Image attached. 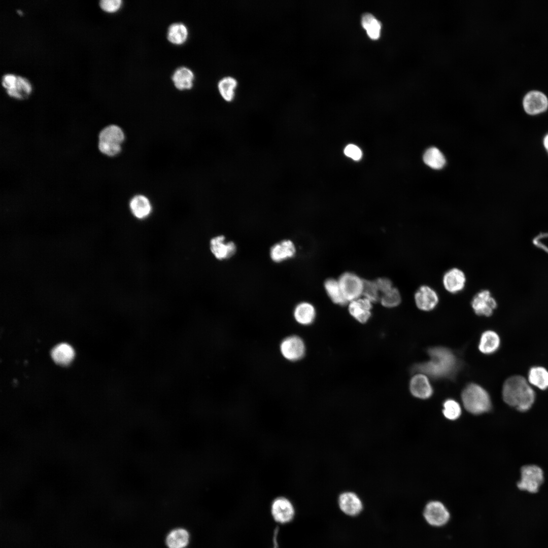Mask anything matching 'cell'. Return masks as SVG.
<instances>
[{"instance_id":"52a82bcc","label":"cell","mask_w":548,"mask_h":548,"mask_svg":"<svg viewBox=\"0 0 548 548\" xmlns=\"http://www.w3.org/2000/svg\"><path fill=\"white\" fill-rule=\"evenodd\" d=\"M423 516L427 522L431 526L440 527L446 524L450 518V514L440 502L432 501L425 506Z\"/></svg>"},{"instance_id":"8992f818","label":"cell","mask_w":548,"mask_h":548,"mask_svg":"<svg viewBox=\"0 0 548 548\" xmlns=\"http://www.w3.org/2000/svg\"><path fill=\"white\" fill-rule=\"evenodd\" d=\"M338 281L348 302L358 299L362 295L363 280L357 275L352 272H345Z\"/></svg>"},{"instance_id":"4fadbf2b","label":"cell","mask_w":548,"mask_h":548,"mask_svg":"<svg viewBox=\"0 0 548 548\" xmlns=\"http://www.w3.org/2000/svg\"><path fill=\"white\" fill-rule=\"evenodd\" d=\"M466 277L463 271L458 268H452L447 271L442 278L444 288L451 293L461 291L466 283Z\"/></svg>"},{"instance_id":"2e32d148","label":"cell","mask_w":548,"mask_h":548,"mask_svg":"<svg viewBox=\"0 0 548 548\" xmlns=\"http://www.w3.org/2000/svg\"><path fill=\"white\" fill-rule=\"evenodd\" d=\"M409 389L411 393L421 399L429 398L433 393V389L426 375L418 373L410 380Z\"/></svg>"},{"instance_id":"7a4b0ae2","label":"cell","mask_w":548,"mask_h":548,"mask_svg":"<svg viewBox=\"0 0 548 548\" xmlns=\"http://www.w3.org/2000/svg\"><path fill=\"white\" fill-rule=\"evenodd\" d=\"M502 394L505 403L521 412L529 410L535 399V393L529 382L518 375L505 381Z\"/></svg>"},{"instance_id":"74e56055","label":"cell","mask_w":548,"mask_h":548,"mask_svg":"<svg viewBox=\"0 0 548 548\" xmlns=\"http://www.w3.org/2000/svg\"><path fill=\"white\" fill-rule=\"evenodd\" d=\"M17 76L11 74L4 75L2 79V84L6 90L13 88L16 81Z\"/></svg>"},{"instance_id":"f1b7e54d","label":"cell","mask_w":548,"mask_h":548,"mask_svg":"<svg viewBox=\"0 0 548 548\" xmlns=\"http://www.w3.org/2000/svg\"><path fill=\"white\" fill-rule=\"evenodd\" d=\"M324 286L328 296L334 303L339 305H345L348 303L338 280L329 279L325 282Z\"/></svg>"},{"instance_id":"8d00e7d4","label":"cell","mask_w":548,"mask_h":548,"mask_svg":"<svg viewBox=\"0 0 548 548\" xmlns=\"http://www.w3.org/2000/svg\"><path fill=\"white\" fill-rule=\"evenodd\" d=\"M381 295L391 290L393 287L391 281L386 278H380L375 281Z\"/></svg>"},{"instance_id":"d590c367","label":"cell","mask_w":548,"mask_h":548,"mask_svg":"<svg viewBox=\"0 0 548 548\" xmlns=\"http://www.w3.org/2000/svg\"><path fill=\"white\" fill-rule=\"evenodd\" d=\"M344 152L347 156L355 160L360 159L362 156L361 150L357 146L353 144L348 145L345 148Z\"/></svg>"},{"instance_id":"44dd1931","label":"cell","mask_w":548,"mask_h":548,"mask_svg":"<svg viewBox=\"0 0 548 548\" xmlns=\"http://www.w3.org/2000/svg\"><path fill=\"white\" fill-rule=\"evenodd\" d=\"M500 339L498 334L492 330L483 332L478 345L480 351L486 354L495 352L499 348Z\"/></svg>"},{"instance_id":"9c48e42d","label":"cell","mask_w":548,"mask_h":548,"mask_svg":"<svg viewBox=\"0 0 548 548\" xmlns=\"http://www.w3.org/2000/svg\"><path fill=\"white\" fill-rule=\"evenodd\" d=\"M283 356L290 361H296L303 357L305 345L302 339L297 336H291L282 341L280 346Z\"/></svg>"},{"instance_id":"e575fe53","label":"cell","mask_w":548,"mask_h":548,"mask_svg":"<svg viewBox=\"0 0 548 548\" xmlns=\"http://www.w3.org/2000/svg\"><path fill=\"white\" fill-rule=\"evenodd\" d=\"M122 3L121 0H101L99 2V6L104 11L113 13L120 8Z\"/></svg>"},{"instance_id":"6da1fadb","label":"cell","mask_w":548,"mask_h":548,"mask_svg":"<svg viewBox=\"0 0 548 548\" xmlns=\"http://www.w3.org/2000/svg\"><path fill=\"white\" fill-rule=\"evenodd\" d=\"M430 359L416 364L412 368L414 372L424 374L434 379L453 377L459 367V361L450 349L435 347L428 350Z\"/></svg>"},{"instance_id":"603a6c76","label":"cell","mask_w":548,"mask_h":548,"mask_svg":"<svg viewBox=\"0 0 548 548\" xmlns=\"http://www.w3.org/2000/svg\"><path fill=\"white\" fill-rule=\"evenodd\" d=\"M194 79L193 73L185 67L177 69L172 76L175 87L179 90L190 89L193 86Z\"/></svg>"},{"instance_id":"e0dca14e","label":"cell","mask_w":548,"mask_h":548,"mask_svg":"<svg viewBox=\"0 0 548 548\" xmlns=\"http://www.w3.org/2000/svg\"><path fill=\"white\" fill-rule=\"evenodd\" d=\"M129 207L133 216L139 220L146 219L152 211V206L150 201L143 195H136L133 196L129 201Z\"/></svg>"},{"instance_id":"ab89813d","label":"cell","mask_w":548,"mask_h":548,"mask_svg":"<svg viewBox=\"0 0 548 548\" xmlns=\"http://www.w3.org/2000/svg\"><path fill=\"white\" fill-rule=\"evenodd\" d=\"M17 12L19 15H22V12L20 10H17Z\"/></svg>"},{"instance_id":"4316f807","label":"cell","mask_w":548,"mask_h":548,"mask_svg":"<svg viewBox=\"0 0 548 548\" xmlns=\"http://www.w3.org/2000/svg\"><path fill=\"white\" fill-rule=\"evenodd\" d=\"M423 161L427 165L435 169L442 168L446 162L442 153L434 147L426 150L423 155Z\"/></svg>"},{"instance_id":"1f68e13d","label":"cell","mask_w":548,"mask_h":548,"mask_svg":"<svg viewBox=\"0 0 548 548\" xmlns=\"http://www.w3.org/2000/svg\"><path fill=\"white\" fill-rule=\"evenodd\" d=\"M401 300L398 290L393 287L391 290L381 295L380 301L385 307L391 308L398 306Z\"/></svg>"},{"instance_id":"ac0fdd59","label":"cell","mask_w":548,"mask_h":548,"mask_svg":"<svg viewBox=\"0 0 548 548\" xmlns=\"http://www.w3.org/2000/svg\"><path fill=\"white\" fill-rule=\"evenodd\" d=\"M338 504L340 509L346 515L356 516L362 509V503L358 496L354 493L346 492L340 495Z\"/></svg>"},{"instance_id":"d6a6232c","label":"cell","mask_w":548,"mask_h":548,"mask_svg":"<svg viewBox=\"0 0 548 548\" xmlns=\"http://www.w3.org/2000/svg\"><path fill=\"white\" fill-rule=\"evenodd\" d=\"M372 303L380 300L381 294L375 281L363 280L362 295Z\"/></svg>"},{"instance_id":"d6986e66","label":"cell","mask_w":548,"mask_h":548,"mask_svg":"<svg viewBox=\"0 0 548 548\" xmlns=\"http://www.w3.org/2000/svg\"><path fill=\"white\" fill-rule=\"evenodd\" d=\"M296 249L293 242L290 240H284L273 245L270 251L271 259L276 262L292 257L295 254Z\"/></svg>"},{"instance_id":"ffe728a7","label":"cell","mask_w":548,"mask_h":548,"mask_svg":"<svg viewBox=\"0 0 548 548\" xmlns=\"http://www.w3.org/2000/svg\"><path fill=\"white\" fill-rule=\"evenodd\" d=\"M237 86V80L230 76L222 77L217 84L220 95L227 102H231L234 99Z\"/></svg>"},{"instance_id":"5b68a950","label":"cell","mask_w":548,"mask_h":548,"mask_svg":"<svg viewBox=\"0 0 548 548\" xmlns=\"http://www.w3.org/2000/svg\"><path fill=\"white\" fill-rule=\"evenodd\" d=\"M521 474L518 488L532 493L537 492L543 482L542 470L535 465H525L522 467Z\"/></svg>"},{"instance_id":"7402d4cb","label":"cell","mask_w":548,"mask_h":548,"mask_svg":"<svg viewBox=\"0 0 548 548\" xmlns=\"http://www.w3.org/2000/svg\"><path fill=\"white\" fill-rule=\"evenodd\" d=\"M75 352L73 348L68 344L61 343L55 346L51 352V357L57 364L61 365H68L73 359Z\"/></svg>"},{"instance_id":"7c38bea8","label":"cell","mask_w":548,"mask_h":548,"mask_svg":"<svg viewBox=\"0 0 548 548\" xmlns=\"http://www.w3.org/2000/svg\"><path fill=\"white\" fill-rule=\"evenodd\" d=\"M414 297L418 308L424 311H430L434 309L439 300L436 292L427 285L420 287L416 291Z\"/></svg>"},{"instance_id":"cb8c5ba5","label":"cell","mask_w":548,"mask_h":548,"mask_svg":"<svg viewBox=\"0 0 548 548\" xmlns=\"http://www.w3.org/2000/svg\"><path fill=\"white\" fill-rule=\"evenodd\" d=\"M294 316L299 324L310 325L314 321L316 311L312 304L306 302H301L295 308Z\"/></svg>"},{"instance_id":"4dcf8cb0","label":"cell","mask_w":548,"mask_h":548,"mask_svg":"<svg viewBox=\"0 0 548 548\" xmlns=\"http://www.w3.org/2000/svg\"><path fill=\"white\" fill-rule=\"evenodd\" d=\"M189 541V534L183 529H177L170 532L166 538L169 548H183Z\"/></svg>"},{"instance_id":"30bf717a","label":"cell","mask_w":548,"mask_h":548,"mask_svg":"<svg viewBox=\"0 0 548 548\" xmlns=\"http://www.w3.org/2000/svg\"><path fill=\"white\" fill-rule=\"evenodd\" d=\"M271 511L274 520L281 524L290 522L295 513L292 503L288 499L283 497H278L272 502Z\"/></svg>"},{"instance_id":"5bb4252c","label":"cell","mask_w":548,"mask_h":548,"mask_svg":"<svg viewBox=\"0 0 548 548\" xmlns=\"http://www.w3.org/2000/svg\"><path fill=\"white\" fill-rule=\"evenodd\" d=\"M210 249L214 256L219 260L227 259L235 252L236 246L232 242H225L223 235L212 238L210 243Z\"/></svg>"},{"instance_id":"83f0119b","label":"cell","mask_w":548,"mask_h":548,"mask_svg":"<svg viewBox=\"0 0 548 548\" xmlns=\"http://www.w3.org/2000/svg\"><path fill=\"white\" fill-rule=\"evenodd\" d=\"M31 91L30 83L25 78L17 76L16 81L13 88L6 90L7 94L11 97L23 99L27 97Z\"/></svg>"},{"instance_id":"d4e9b609","label":"cell","mask_w":548,"mask_h":548,"mask_svg":"<svg viewBox=\"0 0 548 548\" xmlns=\"http://www.w3.org/2000/svg\"><path fill=\"white\" fill-rule=\"evenodd\" d=\"M528 382L540 390L548 388V370L542 366L531 367L528 372Z\"/></svg>"},{"instance_id":"f35d334b","label":"cell","mask_w":548,"mask_h":548,"mask_svg":"<svg viewBox=\"0 0 548 548\" xmlns=\"http://www.w3.org/2000/svg\"><path fill=\"white\" fill-rule=\"evenodd\" d=\"M543 145L546 150L548 152V134H547L543 139Z\"/></svg>"},{"instance_id":"f546056e","label":"cell","mask_w":548,"mask_h":548,"mask_svg":"<svg viewBox=\"0 0 548 548\" xmlns=\"http://www.w3.org/2000/svg\"><path fill=\"white\" fill-rule=\"evenodd\" d=\"M188 35V29L184 24L175 23L169 27L167 37L170 43L176 45H181L187 40Z\"/></svg>"},{"instance_id":"484cf974","label":"cell","mask_w":548,"mask_h":548,"mask_svg":"<svg viewBox=\"0 0 548 548\" xmlns=\"http://www.w3.org/2000/svg\"><path fill=\"white\" fill-rule=\"evenodd\" d=\"M361 24L370 38L377 40L380 38L382 24L372 14L364 13L361 17Z\"/></svg>"},{"instance_id":"ba28073f","label":"cell","mask_w":548,"mask_h":548,"mask_svg":"<svg viewBox=\"0 0 548 548\" xmlns=\"http://www.w3.org/2000/svg\"><path fill=\"white\" fill-rule=\"evenodd\" d=\"M471 304L476 314L487 317L492 314L497 305L495 300L487 290L477 292L473 296Z\"/></svg>"},{"instance_id":"9a60e30c","label":"cell","mask_w":548,"mask_h":548,"mask_svg":"<svg viewBox=\"0 0 548 548\" xmlns=\"http://www.w3.org/2000/svg\"><path fill=\"white\" fill-rule=\"evenodd\" d=\"M349 302V311L351 315L359 322L366 323L371 316L372 303L364 297Z\"/></svg>"},{"instance_id":"3957f363","label":"cell","mask_w":548,"mask_h":548,"mask_svg":"<svg viewBox=\"0 0 548 548\" xmlns=\"http://www.w3.org/2000/svg\"><path fill=\"white\" fill-rule=\"evenodd\" d=\"M461 398L464 407L471 414H481L491 409V400L488 393L476 384H468L464 389Z\"/></svg>"},{"instance_id":"277c9868","label":"cell","mask_w":548,"mask_h":548,"mask_svg":"<svg viewBox=\"0 0 548 548\" xmlns=\"http://www.w3.org/2000/svg\"><path fill=\"white\" fill-rule=\"evenodd\" d=\"M124 138V133L119 126L114 124L108 125L98 133V149L104 155L115 156L121 151Z\"/></svg>"},{"instance_id":"836d02e7","label":"cell","mask_w":548,"mask_h":548,"mask_svg":"<svg viewBox=\"0 0 548 548\" xmlns=\"http://www.w3.org/2000/svg\"><path fill=\"white\" fill-rule=\"evenodd\" d=\"M443 414L446 418L454 420L460 417L461 408L456 401L449 399L443 403Z\"/></svg>"},{"instance_id":"8fae6325","label":"cell","mask_w":548,"mask_h":548,"mask_svg":"<svg viewBox=\"0 0 548 548\" xmlns=\"http://www.w3.org/2000/svg\"><path fill=\"white\" fill-rule=\"evenodd\" d=\"M523 107L529 114L535 115L545 111L548 107V99L542 92L532 90L528 92L523 99Z\"/></svg>"}]
</instances>
